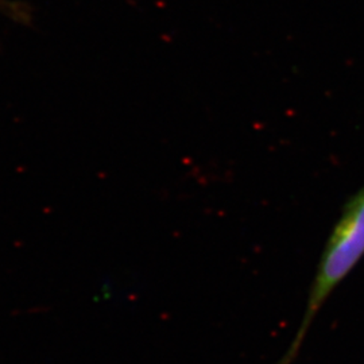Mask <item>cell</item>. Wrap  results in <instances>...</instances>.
I'll return each mask as SVG.
<instances>
[{
    "instance_id": "6da1fadb",
    "label": "cell",
    "mask_w": 364,
    "mask_h": 364,
    "mask_svg": "<svg viewBox=\"0 0 364 364\" xmlns=\"http://www.w3.org/2000/svg\"><path fill=\"white\" fill-rule=\"evenodd\" d=\"M364 257V186L346 203L326 242L313 278L299 328L279 364H291L299 356L317 313L335 289Z\"/></svg>"
}]
</instances>
